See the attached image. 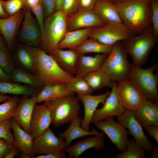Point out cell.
<instances>
[{"instance_id":"8992f818","label":"cell","mask_w":158,"mask_h":158,"mask_svg":"<svg viewBox=\"0 0 158 158\" xmlns=\"http://www.w3.org/2000/svg\"><path fill=\"white\" fill-rule=\"evenodd\" d=\"M158 37L153 34L152 27L122 41L127 54L131 57L133 65L142 67L145 63Z\"/></svg>"},{"instance_id":"6da1fadb","label":"cell","mask_w":158,"mask_h":158,"mask_svg":"<svg viewBox=\"0 0 158 158\" xmlns=\"http://www.w3.org/2000/svg\"><path fill=\"white\" fill-rule=\"evenodd\" d=\"M114 3L123 23L134 35L152 27L151 2L127 0Z\"/></svg>"},{"instance_id":"f907efd6","label":"cell","mask_w":158,"mask_h":158,"mask_svg":"<svg viewBox=\"0 0 158 158\" xmlns=\"http://www.w3.org/2000/svg\"><path fill=\"white\" fill-rule=\"evenodd\" d=\"M10 76L7 74L0 66V81L10 82Z\"/></svg>"},{"instance_id":"2e32d148","label":"cell","mask_w":158,"mask_h":158,"mask_svg":"<svg viewBox=\"0 0 158 158\" xmlns=\"http://www.w3.org/2000/svg\"><path fill=\"white\" fill-rule=\"evenodd\" d=\"M24 10V16L19 38L23 42L29 46H37L41 38L40 28L32 15L31 11L25 8Z\"/></svg>"},{"instance_id":"f6af8a7d","label":"cell","mask_w":158,"mask_h":158,"mask_svg":"<svg viewBox=\"0 0 158 158\" xmlns=\"http://www.w3.org/2000/svg\"><path fill=\"white\" fill-rule=\"evenodd\" d=\"M96 1V0H79L78 10H93Z\"/></svg>"},{"instance_id":"cb8c5ba5","label":"cell","mask_w":158,"mask_h":158,"mask_svg":"<svg viewBox=\"0 0 158 158\" xmlns=\"http://www.w3.org/2000/svg\"><path fill=\"white\" fill-rule=\"evenodd\" d=\"M133 112L135 118L143 127H158V103L146 100L140 108Z\"/></svg>"},{"instance_id":"681fc988","label":"cell","mask_w":158,"mask_h":158,"mask_svg":"<svg viewBox=\"0 0 158 158\" xmlns=\"http://www.w3.org/2000/svg\"><path fill=\"white\" fill-rule=\"evenodd\" d=\"M19 150L16 146L14 147L6 155L4 158H13L19 154Z\"/></svg>"},{"instance_id":"277c9868","label":"cell","mask_w":158,"mask_h":158,"mask_svg":"<svg viewBox=\"0 0 158 158\" xmlns=\"http://www.w3.org/2000/svg\"><path fill=\"white\" fill-rule=\"evenodd\" d=\"M67 15L62 9L56 10L44 21L42 49L47 53L57 48L67 31Z\"/></svg>"},{"instance_id":"8d00e7d4","label":"cell","mask_w":158,"mask_h":158,"mask_svg":"<svg viewBox=\"0 0 158 158\" xmlns=\"http://www.w3.org/2000/svg\"><path fill=\"white\" fill-rule=\"evenodd\" d=\"M26 0H8L4 1L3 6L8 16H12L25 8Z\"/></svg>"},{"instance_id":"ffe728a7","label":"cell","mask_w":158,"mask_h":158,"mask_svg":"<svg viewBox=\"0 0 158 158\" xmlns=\"http://www.w3.org/2000/svg\"><path fill=\"white\" fill-rule=\"evenodd\" d=\"M104 135L102 133L88 137L76 142L72 146H69L64 150L68 154L69 158H79L85 151L94 148L97 151L103 149L104 147Z\"/></svg>"},{"instance_id":"c3c4849f","label":"cell","mask_w":158,"mask_h":158,"mask_svg":"<svg viewBox=\"0 0 158 158\" xmlns=\"http://www.w3.org/2000/svg\"><path fill=\"white\" fill-rule=\"evenodd\" d=\"M39 4L40 0H26L25 8L31 10Z\"/></svg>"},{"instance_id":"6f0895ef","label":"cell","mask_w":158,"mask_h":158,"mask_svg":"<svg viewBox=\"0 0 158 158\" xmlns=\"http://www.w3.org/2000/svg\"><path fill=\"white\" fill-rule=\"evenodd\" d=\"M20 157V158H30L29 157L25 154L21 152Z\"/></svg>"},{"instance_id":"836d02e7","label":"cell","mask_w":158,"mask_h":158,"mask_svg":"<svg viewBox=\"0 0 158 158\" xmlns=\"http://www.w3.org/2000/svg\"><path fill=\"white\" fill-rule=\"evenodd\" d=\"M145 150L134 139L129 140L124 151L114 156V158H144Z\"/></svg>"},{"instance_id":"f546056e","label":"cell","mask_w":158,"mask_h":158,"mask_svg":"<svg viewBox=\"0 0 158 158\" xmlns=\"http://www.w3.org/2000/svg\"><path fill=\"white\" fill-rule=\"evenodd\" d=\"M84 78L94 91L105 87H111L113 82L101 67L89 73Z\"/></svg>"},{"instance_id":"484cf974","label":"cell","mask_w":158,"mask_h":158,"mask_svg":"<svg viewBox=\"0 0 158 158\" xmlns=\"http://www.w3.org/2000/svg\"><path fill=\"white\" fill-rule=\"evenodd\" d=\"M93 10L107 23H123L114 3L111 0H96Z\"/></svg>"},{"instance_id":"5bb4252c","label":"cell","mask_w":158,"mask_h":158,"mask_svg":"<svg viewBox=\"0 0 158 158\" xmlns=\"http://www.w3.org/2000/svg\"><path fill=\"white\" fill-rule=\"evenodd\" d=\"M116 82H113L112 90L100 108L95 112L91 121V123L103 120L109 116L119 117L126 110L120 101L117 93Z\"/></svg>"},{"instance_id":"4fadbf2b","label":"cell","mask_w":158,"mask_h":158,"mask_svg":"<svg viewBox=\"0 0 158 158\" xmlns=\"http://www.w3.org/2000/svg\"><path fill=\"white\" fill-rule=\"evenodd\" d=\"M67 31L102 26L106 23L93 10H79L67 16Z\"/></svg>"},{"instance_id":"bcb514c9","label":"cell","mask_w":158,"mask_h":158,"mask_svg":"<svg viewBox=\"0 0 158 158\" xmlns=\"http://www.w3.org/2000/svg\"><path fill=\"white\" fill-rule=\"evenodd\" d=\"M145 130L149 135L158 143V127L153 126H144Z\"/></svg>"},{"instance_id":"60d3db41","label":"cell","mask_w":158,"mask_h":158,"mask_svg":"<svg viewBox=\"0 0 158 158\" xmlns=\"http://www.w3.org/2000/svg\"><path fill=\"white\" fill-rule=\"evenodd\" d=\"M79 3V0H64L61 9L67 16L78 10Z\"/></svg>"},{"instance_id":"7a4b0ae2","label":"cell","mask_w":158,"mask_h":158,"mask_svg":"<svg viewBox=\"0 0 158 158\" xmlns=\"http://www.w3.org/2000/svg\"><path fill=\"white\" fill-rule=\"evenodd\" d=\"M29 47L33 59L32 71L44 85L67 83L73 76L63 70L52 57L42 49Z\"/></svg>"},{"instance_id":"8fae6325","label":"cell","mask_w":158,"mask_h":158,"mask_svg":"<svg viewBox=\"0 0 158 158\" xmlns=\"http://www.w3.org/2000/svg\"><path fill=\"white\" fill-rule=\"evenodd\" d=\"M66 148L64 139L56 136L49 127L33 139L35 155L58 152Z\"/></svg>"},{"instance_id":"b9f144b4","label":"cell","mask_w":158,"mask_h":158,"mask_svg":"<svg viewBox=\"0 0 158 158\" xmlns=\"http://www.w3.org/2000/svg\"><path fill=\"white\" fill-rule=\"evenodd\" d=\"M31 11L35 15L37 19L38 25L41 32V39L42 37L44 34V21L42 8L41 4H39L32 9Z\"/></svg>"},{"instance_id":"74e56055","label":"cell","mask_w":158,"mask_h":158,"mask_svg":"<svg viewBox=\"0 0 158 158\" xmlns=\"http://www.w3.org/2000/svg\"><path fill=\"white\" fill-rule=\"evenodd\" d=\"M0 66L10 76L15 68L7 48H0Z\"/></svg>"},{"instance_id":"4dcf8cb0","label":"cell","mask_w":158,"mask_h":158,"mask_svg":"<svg viewBox=\"0 0 158 158\" xmlns=\"http://www.w3.org/2000/svg\"><path fill=\"white\" fill-rule=\"evenodd\" d=\"M113 46L104 44L94 39L89 37L74 49L79 54H84L89 53L108 54Z\"/></svg>"},{"instance_id":"603a6c76","label":"cell","mask_w":158,"mask_h":158,"mask_svg":"<svg viewBox=\"0 0 158 158\" xmlns=\"http://www.w3.org/2000/svg\"><path fill=\"white\" fill-rule=\"evenodd\" d=\"M11 130L14 140V145L30 158H34L33 151V139L30 134L19 126L12 119H11Z\"/></svg>"},{"instance_id":"db71d44e","label":"cell","mask_w":158,"mask_h":158,"mask_svg":"<svg viewBox=\"0 0 158 158\" xmlns=\"http://www.w3.org/2000/svg\"><path fill=\"white\" fill-rule=\"evenodd\" d=\"M6 44L4 39L1 35L0 32V48L2 49H6Z\"/></svg>"},{"instance_id":"9c48e42d","label":"cell","mask_w":158,"mask_h":158,"mask_svg":"<svg viewBox=\"0 0 158 158\" xmlns=\"http://www.w3.org/2000/svg\"><path fill=\"white\" fill-rule=\"evenodd\" d=\"M93 124L104 133L121 152L126 150L129 140L128 133L121 123L114 120L113 117H107L102 121Z\"/></svg>"},{"instance_id":"52a82bcc","label":"cell","mask_w":158,"mask_h":158,"mask_svg":"<svg viewBox=\"0 0 158 158\" xmlns=\"http://www.w3.org/2000/svg\"><path fill=\"white\" fill-rule=\"evenodd\" d=\"M158 64L143 68L133 64L128 80L141 92L147 100L158 103V76L154 72Z\"/></svg>"},{"instance_id":"3957f363","label":"cell","mask_w":158,"mask_h":158,"mask_svg":"<svg viewBox=\"0 0 158 158\" xmlns=\"http://www.w3.org/2000/svg\"><path fill=\"white\" fill-rule=\"evenodd\" d=\"M79 101L78 97L72 95L44 102L49 110L51 124L54 128L71 123L79 117Z\"/></svg>"},{"instance_id":"e0dca14e","label":"cell","mask_w":158,"mask_h":158,"mask_svg":"<svg viewBox=\"0 0 158 158\" xmlns=\"http://www.w3.org/2000/svg\"><path fill=\"white\" fill-rule=\"evenodd\" d=\"M51 124L50 111L44 104L35 105L30 123V134L34 139L49 127Z\"/></svg>"},{"instance_id":"83f0119b","label":"cell","mask_w":158,"mask_h":158,"mask_svg":"<svg viewBox=\"0 0 158 158\" xmlns=\"http://www.w3.org/2000/svg\"><path fill=\"white\" fill-rule=\"evenodd\" d=\"M75 93L68 89L67 83L44 85L37 97V104L70 95Z\"/></svg>"},{"instance_id":"44dd1931","label":"cell","mask_w":158,"mask_h":158,"mask_svg":"<svg viewBox=\"0 0 158 158\" xmlns=\"http://www.w3.org/2000/svg\"><path fill=\"white\" fill-rule=\"evenodd\" d=\"M49 53L63 70L71 75L75 74L80 55L75 49L57 48Z\"/></svg>"},{"instance_id":"1f68e13d","label":"cell","mask_w":158,"mask_h":158,"mask_svg":"<svg viewBox=\"0 0 158 158\" xmlns=\"http://www.w3.org/2000/svg\"><path fill=\"white\" fill-rule=\"evenodd\" d=\"M10 78L13 82L24 83L34 88L42 89L44 86L35 75L18 68H14Z\"/></svg>"},{"instance_id":"7dc6e473","label":"cell","mask_w":158,"mask_h":158,"mask_svg":"<svg viewBox=\"0 0 158 158\" xmlns=\"http://www.w3.org/2000/svg\"><path fill=\"white\" fill-rule=\"evenodd\" d=\"M66 152L64 150L60 152L50 153L44 154H39L36 156L35 158H66Z\"/></svg>"},{"instance_id":"d590c367","label":"cell","mask_w":158,"mask_h":158,"mask_svg":"<svg viewBox=\"0 0 158 158\" xmlns=\"http://www.w3.org/2000/svg\"><path fill=\"white\" fill-rule=\"evenodd\" d=\"M16 58L21 66L28 70L32 71L33 59L29 46L19 47L17 51Z\"/></svg>"},{"instance_id":"d4e9b609","label":"cell","mask_w":158,"mask_h":158,"mask_svg":"<svg viewBox=\"0 0 158 158\" xmlns=\"http://www.w3.org/2000/svg\"><path fill=\"white\" fill-rule=\"evenodd\" d=\"M82 118L78 117L71 123L68 128L64 132L58 135V136L65 140V144L66 147L70 146L74 140L86 136L98 135L100 132H98L95 128H92L91 131H86L81 126Z\"/></svg>"},{"instance_id":"f5cc1de1","label":"cell","mask_w":158,"mask_h":158,"mask_svg":"<svg viewBox=\"0 0 158 158\" xmlns=\"http://www.w3.org/2000/svg\"><path fill=\"white\" fill-rule=\"evenodd\" d=\"M152 157L153 158L158 157V147L157 146L154 147L152 151Z\"/></svg>"},{"instance_id":"680465c9","label":"cell","mask_w":158,"mask_h":158,"mask_svg":"<svg viewBox=\"0 0 158 158\" xmlns=\"http://www.w3.org/2000/svg\"><path fill=\"white\" fill-rule=\"evenodd\" d=\"M111 0L114 2H117L124 1H126L127 0Z\"/></svg>"},{"instance_id":"816d5d0a","label":"cell","mask_w":158,"mask_h":158,"mask_svg":"<svg viewBox=\"0 0 158 158\" xmlns=\"http://www.w3.org/2000/svg\"><path fill=\"white\" fill-rule=\"evenodd\" d=\"M4 1L3 0H0V18H6L8 17L3 8V5Z\"/></svg>"},{"instance_id":"e575fe53","label":"cell","mask_w":158,"mask_h":158,"mask_svg":"<svg viewBox=\"0 0 158 158\" xmlns=\"http://www.w3.org/2000/svg\"><path fill=\"white\" fill-rule=\"evenodd\" d=\"M19 100L18 98L15 96L0 104V122L12 118Z\"/></svg>"},{"instance_id":"d6a6232c","label":"cell","mask_w":158,"mask_h":158,"mask_svg":"<svg viewBox=\"0 0 158 158\" xmlns=\"http://www.w3.org/2000/svg\"><path fill=\"white\" fill-rule=\"evenodd\" d=\"M67 85L70 91L78 95L91 94L94 91L83 78L73 76Z\"/></svg>"},{"instance_id":"ac0fdd59","label":"cell","mask_w":158,"mask_h":158,"mask_svg":"<svg viewBox=\"0 0 158 158\" xmlns=\"http://www.w3.org/2000/svg\"><path fill=\"white\" fill-rule=\"evenodd\" d=\"M110 92L107 91L97 95H78L79 100L82 103L84 109V115L81 124L84 130L90 131V125L95 112L100 104H104Z\"/></svg>"},{"instance_id":"91938a15","label":"cell","mask_w":158,"mask_h":158,"mask_svg":"<svg viewBox=\"0 0 158 158\" xmlns=\"http://www.w3.org/2000/svg\"><path fill=\"white\" fill-rule=\"evenodd\" d=\"M148 0L150 2H151V1H152L156 0Z\"/></svg>"},{"instance_id":"ee69618b","label":"cell","mask_w":158,"mask_h":158,"mask_svg":"<svg viewBox=\"0 0 158 158\" xmlns=\"http://www.w3.org/2000/svg\"><path fill=\"white\" fill-rule=\"evenodd\" d=\"M14 147V145L0 137V158H4Z\"/></svg>"},{"instance_id":"f1b7e54d","label":"cell","mask_w":158,"mask_h":158,"mask_svg":"<svg viewBox=\"0 0 158 158\" xmlns=\"http://www.w3.org/2000/svg\"><path fill=\"white\" fill-rule=\"evenodd\" d=\"M42 89L10 81H0V94L3 95L8 94L30 97L37 96Z\"/></svg>"},{"instance_id":"9f6ffc18","label":"cell","mask_w":158,"mask_h":158,"mask_svg":"<svg viewBox=\"0 0 158 158\" xmlns=\"http://www.w3.org/2000/svg\"><path fill=\"white\" fill-rule=\"evenodd\" d=\"M11 97L0 94V103L4 102Z\"/></svg>"},{"instance_id":"11a10c76","label":"cell","mask_w":158,"mask_h":158,"mask_svg":"<svg viewBox=\"0 0 158 158\" xmlns=\"http://www.w3.org/2000/svg\"><path fill=\"white\" fill-rule=\"evenodd\" d=\"M64 0H56V10L61 9Z\"/></svg>"},{"instance_id":"d6986e66","label":"cell","mask_w":158,"mask_h":158,"mask_svg":"<svg viewBox=\"0 0 158 158\" xmlns=\"http://www.w3.org/2000/svg\"><path fill=\"white\" fill-rule=\"evenodd\" d=\"M22 10L14 15L4 18H0V32L6 45L11 48L14 44L16 37L24 16Z\"/></svg>"},{"instance_id":"4316f807","label":"cell","mask_w":158,"mask_h":158,"mask_svg":"<svg viewBox=\"0 0 158 158\" xmlns=\"http://www.w3.org/2000/svg\"><path fill=\"white\" fill-rule=\"evenodd\" d=\"M93 28L67 31L59 44L58 48L75 49L89 37Z\"/></svg>"},{"instance_id":"5b68a950","label":"cell","mask_w":158,"mask_h":158,"mask_svg":"<svg viewBox=\"0 0 158 158\" xmlns=\"http://www.w3.org/2000/svg\"><path fill=\"white\" fill-rule=\"evenodd\" d=\"M122 42L113 46L101 68L113 82H119L128 79L133 64L128 61Z\"/></svg>"},{"instance_id":"9a60e30c","label":"cell","mask_w":158,"mask_h":158,"mask_svg":"<svg viewBox=\"0 0 158 158\" xmlns=\"http://www.w3.org/2000/svg\"><path fill=\"white\" fill-rule=\"evenodd\" d=\"M37 96H24L19 100L12 119L25 131L30 134V123Z\"/></svg>"},{"instance_id":"ab89813d","label":"cell","mask_w":158,"mask_h":158,"mask_svg":"<svg viewBox=\"0 0 158 158\" xmlns=\"http://www.w3.org/2000/svg\"><path fill=\"white\" fill-rule=\"evenodd\" d=\"M151 6L152 31L158 37V0L151 1Z\"/></svg>"},{"instance_id":"7402d4cb","label":"cell","mask_w":158,"mask_h":158,"mask_svg":"<svg viewBox=\"0 0 158 158\" xmlns=\"http://www.w3.org/2000/svg\"><path fill=\"white\" fill-rule=\"evenodd\" d=\"M108 54H97L94 56L80 54L75 76L84 78L89 73L100 68Z\"/></svg>"},{"instance_id":"30bf717a","label":"cell","mask_w":158,"mask_h":158,"mask_svg":"<svg viewBox=\"0 0 158 158\" xmlns=\"http://www.w3.org/2000/svg\"><path fill=\"white\" fill-rule=\"evenodd\" d=\"M118 98L126 110L132 111L140 108L147 100L140 90L129 80L116 83Z\"/></svg>"},{"instance_id":"7bdbcfd3","label":"cell","mask_w":158,"mask_h":158,"mask_svg":"<svg viewBox=\"0 0 158 158\" xmlns=\"http://www.w3.org/2000/svg\"><path fill=\"white\" fill-rule=\"evenodd\" d=\"M44 17L47 18L56 10V0H40Z\"/></svg>"},{"instance_id":"7c38bea8","label":"cell","mask_w":158,"mask_h":158,"mask_svg":"<svg viewBox=\"0 0 158 158\" xmlns=\"http://www.w3.org/2000/svg\"><path fill=\"white\" fill-rule=\"evenodd\" d=\"M118 122L128 130L136 142L145 151L152 152L154 145L145 134L142 126L135 117L132 111L126 110L118 117Z\"/></svg>"},{"instance_id":"ba28073f","label":"cell","mask_w":158,"mask_h":158,"mask_svg":"<svg viewBox=\"0 0 158 158\" xmlns=\"http://www.w3.org/2000/svg\"><path fill=\"white\" fill-rule=\"evenodd\" d=\"M133 35L123 23H108L102 26L93 28L89 37L104 44L113 46Z\"/></svg>"},{"instance_id":"f35d334b","label":"cell","mask_w":158,"mask_h":158,"mask_svg":"<svg viewBox=\"0 0 158 158\" xmlns=\"http://www.w3.org/2000/svg\"><path fill=\"white\" fill-rule=\"evenodd\" d=\"M11 119L0 122V137L14 145L13 135L11 132L12 128Z\"/></svg>"}]
</instances>
